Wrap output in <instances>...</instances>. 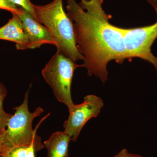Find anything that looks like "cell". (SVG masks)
<instances>
[{"label":"cell","mask_w":157,"mask_h":157,"mask_svg":"<svg viewBox=\"0 0 157 157\" xmlns=\"http://www.w3.org/2000/svg\"><path fill=\"white\" fill-rule=\"evenodd\" d=\"M67 15L73 22L76 45L84 57L81 67L103 83L108 79L107 66L127 59L121 28L109 22L112 18L102 7L103 0H67Z\"/></svg>","instance_id":"obj_1"},{"label":"cell","mask_w":157,"mask_h":157,"mask_svg":"<svg viewBox=\"0 0 157 157\" xmlns=\"http://www.w3.org/2000/svg\"><path fill=\"white\" fill-rule=\"evenodd\" d=\"M36 19L48 29L56 42L57 51L76 63L84 61L76 45L73 21L66 14L63 0H53L44 5H34Z\"/></svg>","instance_id":"obj_2"},{"label":"cell","mask_w":157,"mask_h":157,"mask_svg":"<svg viewBox=\"0 0 157 157\" xmlns=\"http://www.w3.org/2000/svg\"><path fill=\"white\" fill-rule=\"evenodd\" d=\"M29 89L24 96L21 105L12 108L15 113L9 120L4 133L1 157H7L9 152L17 147L29 146L34 144L36 152L44 147L42 138L36 134L39 126L50 113L42 118L35 129L33 128V122L35 118L41 115L44 110L42 107H37L33 112L31 113L28 107Z\"/></svg>","instance_id":"obj_3"},{"label":"cell","mask_w":157,"mask_h":157,"mask_svg":"<svg viewBox=\"0 0 157 157\" xmlns=\"http://www.w3.org/2000/svg\"><path fill=\"white\" fill-rule=\"evenodd\" d=\"M81 67L75 62L57 51L42 69L43 78L51 88L58 101L67 107L74 105L71 88L74 71Z\"/></svg>","instance_id":"obj_4"},{"label":"cell","mask_w":157,"mask_h":157,"mask_svg":"<svg viewBox=\"0 0 157 157\" xmlns=\"http://www.w3.org/2000/svg\"><path fill=\"white\" fill-rule=\"evenodd\" d=\"M127 59L139 58L148 62L157 71V57L152 53V45L157 38V21L151 25L122 28Z\"/></svg>","instance_id":"obj_5"},{"label":"cell","mask_w":157,"mask_h":157,"mask_svg":"<svg viewBox=\"0 0 157 157\" xmlns=\"http://www.w3.org/2000/svg\"><path fill=\"white\" fill-rule=\"evenodd\" d=\"M103 100L94 95L85 97L81 104H75L69 109V116L63 124L64 131L76 141L82 129L92 118L98 117L104 107Z\"/></svg>","instance_id":"obj_6"},{"label":"cell","mask_w":157,"mask_h":157,"mask_svg":"<svg viewBox=\"0 0 157 157\" xmlns=\"http://www.w3.org/2000/svg\"><path fill=\"white\" fill-rule=\"evenodd\" d=\"M19 14L24 32L28 40V49L39 48L44 44L56 45V42L47 29L28 12L20 7Z\"/></svg>","instance_id":"obj_7"},{"label":"cell","mask_w":157,"mask_h":157,"mask_svg":"<svg viewBox=\"0 0 157 157\" xmlns=\"http://www.w3.org/2000/svg\"><path fill=\"white\" fill-rule=\"evenodd\" d=\"M0 40L14 42L17 50L28 49V40L18 14H12V17L8 22L0 28Z\"/></svg>","instance_id":"obj_8"},{"label":"cell","mask_w":157,"mask_h":157,"mask_svg":"<svg viewBox=\"0 0 157 157\" xmlns=\"http://www.w3.org/2000/svg\"><path fill=\"white\" fill-rule=\"evenodd\" d=\"M71 137L64 131L54 132L43 144L47 150V157H69L68 147Z\"/></svg>","instance_id":"obj_9"},{"label":"cell","mask_w":157,"mask_h":157,"mask_svg":"<svg viewBox=\"0 0 157 157\" xmlns=\"http://www.w3.org/2000/svg\"><path fill=\"white\" fill-rule=\"evenodd\" d=\"M7 95V90L5 85L0 82V128L5 130L12 114L6 112L3 107L4 100Z\"/></svg>","instance_id":"obj_10"},{"label":"cell","mask_w":157,"mask_h":157,"mask_svg":"<svg viewBox=\"0 0 157 157\" xmlns=\"http://www.w3.org/2000/svg\"><path fill=\"white\" fill-rule=\"evenodd\" d=\"M11 2L18 7H21L28 12L33 17L36 19V14L34 9V4L30 0H9Z\"/></svg>","instance_id":"obj_11"},{"label":"cell","mask_w":157,"mask_h":157,"mask_svg":"<svg viewBox=\"0 0 157 157\" xmlns=\"http://www.w3.org/2000/svg\"><path fill=\"white\" fill-rule=\"evenodd\" d=\"M0 9L10 11L12 14L20 13V7L16 6L9 0H0Z\"/></svg>","instance_id":"obj_12"},{"label":"cell","mask_w":157,"mask_h":157,"mask_svg":"<svg viewBox=\"0 0 157 157\" xmlns=\"http://www.w3.org/2000/svg\"><path fill=\"white\" fill-rule=\"evenodd\" d=\"M28 147L21 146L15 147L9 152L7 157H26Z\"/></svg>","instance_id":"obj_13"},{"label":"cell","mask_w":157,"mask_h":157,"mask_svg":"<svg viewBox=\"0 0 157 157\" xmlns=\"http://www.w3.org/2000/svg\"><path fill=\"white\" fill-rule=\"evenodd\" d=\"M113 157H144L140 155L135 154L129 152L126 148H123L117 154Z\"/></svg>","instance_id":"obj_14"},{"label":"cell","mask_w":157,"mask_h":157,"mask_svg":"<svg viewBox=\"0 0 157 157\" xmlns=\"http://www.w3.org/2000/svg\"><path fill=\"white\" fill-rule=\"evenodd\" d=\"M35 152H36V151L35 145L34 144H31L28 147L26 157H36Z\"/></svg>","instance_id":"obj_15"},{"label":"cell","mask_w":157,"mask_h":157,"mask_svg":"<svg viewBox=\"0 0 157 157\" xmlns=\"http://www.w3.org/2000/svg\"><path fill=\"white\" fill-rule=\"evenodd\" d=\"M5 130L0 128V157H1V152H2V149L3 139H4Z\"/></svg>","instance_id":"obj_16"},{"label":"cell","mask_w":157,"mask_h":157,"mask_svg":"<svg viewBox=\"0 0 157 157\" xmlns=\"http://www.w3.org/2000/svg\"><path fill=\"white\" fill-rule=\"evenodd\" d=\"M147 1L155 10L156 8L157 0H147Z\"/></svg>","instance_id":"obj_17"},{"label":"cell","mask_w":157,"mask_h":157,"mask_svg":"<svg viewBox=\"0 0 157 157\" xmlns=\"http://www.w3.org/2000/svg\"><path fill=\"white\" fill-rule=\"evenodd\" d=\"M155 11L156 14V16H157V6H156V8L155 9Z\"/></svg>","instance_id":"obj_18"}]
</instances>
